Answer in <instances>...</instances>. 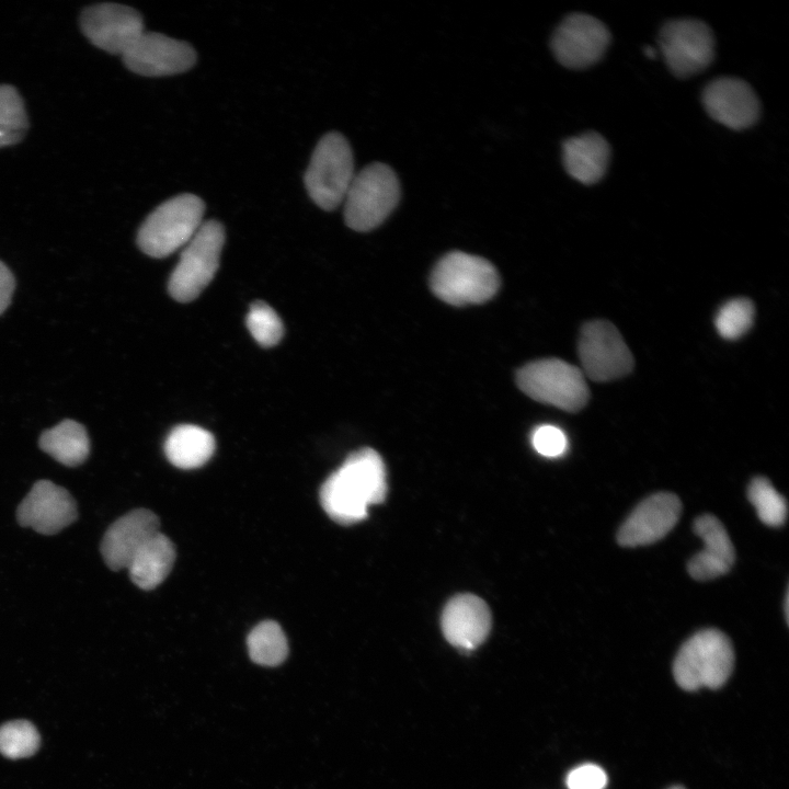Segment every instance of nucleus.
<instances>
[{
	"instance_id": "nucleus-12",
	"label": "nucleus",
	"mask_w": 789,
	"mask_h": 789,
	"mask_svg": "<svg viewBox=\"0 0 789 789\" xmlns=\"http://www.w3.org/2000/svg\"><path fill=\"white\" fill-rule=\"evenodd\" d=\"M122 58L125 66L137 75L162 77L187 71L196 61V53L186 42L144 31Z\"/></svg>"
},
{
	"instance_id": "nucleus-9",
	"label": "nucleus",
	"mask_w": 789,
	"mask_h": 789,
	"mask_svg": "<svg viewBox=\"0 0 789 789\" xmlns=\"http://www.w3.org/2000/svg\"><path fill=\"white\" fill-rule=\"evenodd\" d=\"M578 354L584 376L597 382L621 378L634 366L630 348L607 320H592L582 327Z\"/></svg>"
},
{
	"instance_id": "nucleus-31",
	"label": "nucleus",
	"mask_w": 789,
	"mask_h": 789,
	"mask_svg": "<svg viewBox=\"0 0 789 789\" xmlns=\"http://www.w3.org/2000/svg\"><path fill=\"white\" fill-rule=\"evenodd\" d=\"M568 789H604L607 775L594 764H584L572 769L565 779Z\"/></svg>"
},
{
	"instance_id": "nucleus-4",
	"label": "nucleus",
	"mask_w": 789,
	"mask_h": 789,
	"mask_svg": "<svg viewBox=\"0 0 789 789\" xmlns=\"http://www.w3.org/2000/svg\"><path fill=\"white\" fill-rule=\"evenodd\" d=\"M730 639L720 630L704 629L691 636L677 652L673 675L685 690L721 687L733 670Z\"/></svg>"
},
{
	"instance_id": "nucleus-17",
	"label": "nucleus",
	"mask_w": 789,
	"mask_h": 789,
	"mask_svg": "<svg viewBox=\"0 0 789 789\" xmlns=\"http://www.w3.org/2000/svg\"><path fill=\"white\" fill-rule=\"evenodd\" d=\"M159 531V518L149 510L137 508L115 521L101 541V554L114 571L127 569L141 546Z\"/></svg>"
},
{
	"instance_id": "nucleus-2",
	"label": "nucleus",
	"mask_w": 789,
	"mask_h": 789,
	"mask_svg": "<svg viewBox=\"0 0 789 789\" xmlns=\"http://www.w3.org/2000/svg\"><path fill=\"white\" fill-rule=\"evenodd\" d=\"M204 202L194 194L176 195L155 208L137 233L139 249L161 259L183 248L201 228Z\"/></svg>"
},
{
	"instance_id": "nucleus-25",
	"label": "nucleus",
	"mask_w": 789,
	"mask_h": 789,
	"mask_svg": "<svg viewBox=\"0 0 789 789\" xmlns=\"http://www.w3.org/2000/svg\"><path fill=\"white\" fill-rule=\"evenodd\" d=\"M27 129V117L18 91L0 85V147L19 142Z\"/></svg>"
},
{
	"instance_id": "nucleus-6",
	"label": "nucleus",
	"mask_w": 789,
	"mask_h": 789,
	"mask_svg": "<svg viewBox=\"0 0 789 789\" xmlns=\"http://www.w3.org/2000/svg\"><path fill=\"white\" fill-rule=\"evenodd\" d=\"M354 159L347 139L336 132L317 144L304 175L308 195L320 208H338L354 179Z\"/></svg>"
},
{
	"instance_id": "nucleus-7",
	"label": "nucleus",
	"mask_w": 789,
	"mask_h": 789,
	"mask_svg": "<svg viewBox=\"0 0 789 789\" xmlns=\"http://www.w3.org/2000/svg\"><path fill=\"white\" fill-rule=\"evenodd\" d=\"M516 384L531 399L567 412L582 410L590 398L581 368L559 358L526 364L517 371Z\"/></svg>"
},
{
	"instance_id": "nucleus-23",
	"label": "nucleus",
	"mask_w": 789,
	"mask_h": 789,
	"mask_svg": "<svg viewBox=\"0 0 789 789\" xmlns=\"http://www.w3.org/2000/svg\"><path fill=\"white\" fill-rule=\"evenodd\" d=\"M38 444L42 450L69 467L82 464L90 451L84 426L73 420H65L43 432Z\"/></svg>"
},
{
	"instance_id": "nucleus-27",
	"label": "nucleus",
	"mask_w": 789,
	"mask_h": 789,
	"mask_svg": "<svg viewBox=\"0 0 789 789\" xmlns=\"http://www.w3.org/2000/svg\"><path fill=\"white\" fill-rule=\"evenodd\" d=\"M39 744V733L30 721L15 720L0 727V753L8 758L30 757Z\"/></svg>"
},
{
	"instance_id": "nucleus-14",
	"label": "nucleus",
	"mask_w": 789,
	"mask_h": 789,
	"mask_svg": "<svg viewBox=\"0 0 789 789\" xmlns=\"http://www.w3.org/2000/svg\"><path fill=\"white\" fill-rule=\"evenodd\" d=\"M77 517V504L71 494L49 480L35 482L16 511L20 525L43 535L60 531Z\"/></svg>"
},
{
	"instance_id": "nucleus-18",
	"label": "nucleus",
	"mask_w": 789,
	"mask_h": 789,
	"mask_svg": "<svg viewBox=\"0 0 789 789\" xmlns=\"http://www.w3.org/2000/svg\"><path fill=\"white\" fill-rule=\"evenodd\" d=\"M490 627L488 605L472 594L453 597L442 614V630L446 640L462 650L480 645L488 637Z\"/></svg>"
},
{
	"instance_id": "nucleus-20",
	"label": "nucleus",
	"mask_w": 789,
	"mask_h": 789,
	"mask_svg": "<svg viewBox=\"0 0 789 789\" xmlns=\"http://www.w3.org/2000/svg\"><path fill=\"white\" fill-rule=\"evenodd\" d=\"M563 164L570 176L583 184H594L605 174L610 148L595 132L571 137L563 142Z\"/></svg>"
},
{
	"instance_id": "nucleus-5",
	"label": "nucleus",
	"mask_w": 789,
	"mask_h": 789,
	"mask_svg": "<svg viewBox=\"0 0 789 789\" xmlns=\"http://www.w3.org/2000/svg\"><path fill=\"white\" fill-rule=\"evenodd\" d=\"M430 284L441 300L464 306L491 299L499 289L500 278L495 267L485 259L454 251L437 262Z\"/></svg>"
},
{
	"instance_id": "nucleus-28",
	"label": "nucleus",
	"mask_w": 789,
	"mask_h": 789,
	"mask_svg": "<svg viewBox=\"0 0 789 789\" xmlns=\"http://www.w3.org/2000/svg\"><path fill=\"white\" fill-rule=\"evenodd\" d=\"M754 304L747 298H734L720 307L714 318L718 333L727 340H736L753 325Z\"/></svg>"
},
{
	"instance_id": "nucleus-33",
	"label": "nucleus",
	"mask_w": 789,
	"mask_h": 789,
	"mask_svg": "<svg viewBox=\"0 0 789 789\" xmlns=\"http://www.w3.org/2000/svg\"><path fill=\"white\" fill-rule=\"evenodd\" d=\"M643 52H644L645 56H648L649 58L655 57V50L650 46H647Z\"/></svg>"
},
{
	"instance_id": "nucleus-26",
	"label": "nucleus",
	"mask_w": 789,
	"mask_h": 789,
	"mask_svg": "<svg viewBox=\"0 0 789 789\" xmlns=\"http://www.w3.org/2000/svg\"><path fill=\"white\" fill-rule=\"evenodd\" d=\"M747 498L759 519L773 527L781 526L787 518L786 499L765 477L754 478L747 488Z\"/></svg>"
},
{
	"instance_id": "nucleus-19",
	"label": "nucleus",
	"mask_w": 789,
	"mask_h": 789,
	"mask_svg": "<svg viewBox=\"0 0 789 789\" xmlns=\"http://www.w3.org/2000/svg\"><path fill=\"white\" fill-rule=\"evenodd\" d=\"M694 531L701 538L704 549L689 560V575L697 581H708L728 573L735 554L722 523L713 515L705 514L695 519Z\"/></svg>"
},
{
	"instance_id": "nucleus-13",
	"label": "nucleus",
	"mask_w": 789,
	"mask_h": 789,
	"mask_svg": "<svg viewBox=\"0 0 789 789\" xmlns=\"http://www.w3.org/2000/svg\"><path fill=\"white\" fill-rule=\"evenodd\" d=\"M80 25L94 46L121 56L145 31L139 12L117 3H100L84 9Z\"/></svg>"
},
{
	"instance_id": "nucleus-3",
	"label": "nucleus",
	"mask_w": 789,
	"mask_h": 789,
	"mask_svg": "<svg viewBox=\"0 0 789 789\" xmlns=\"http://www.w3.org/2000/svg\"><path fill=\"white\" fill-rule=\"evenodd\" d=\"M400 182L387 164L366 165L354 179L343 199L345 224L359 232L381 225L400 201Z\"/></svg>"
},
{
	"instance_id": "nucleus-32",
	"label": "nucleus",
	"mask_w": 789,
	"mask_h": 789,
	"mask_svg": "<svg viewBox=\"0 0 789 789\" xmlns=\"http://www.w3.org/2000/svg\"><path fill=\"white\" fill-rule=\"evenodd\" d=\"M15 287L14 276L0 261V315L8 308Z\"/></svg>"
},
{
	"instance_id": "nucleus-15",
	"label": "nucleus",
	"mask_w": 789,
	"mask_h": 789,
	"mask_svg": "<svg viewBox=\"0 0 789 789\" xmlns=\"http://www.w3.org/2000/svg\"><path fill=\"white\" fill-rule=\"evenodd\" d=\"M682 511L679 499L659 492L639 503L620 526L617 540L622 547L651 545L665 537L676 525Z\"/></svg>"
},
{
	"instance_id": "nucleus-10",
	"label": "nucleus",
	"mask_w": 789,
	"mask_h": 789,
	"mask_svg": "<svg viewBox=\"0 0 789 789\" xmlns=\"http://www.w3.org/2000/svg\"><path fill=\"white\" fill-rule=\"evenodd\" d=\"M659 43L666 65L679 78L704 71L714 56L711 30L695 19L668 21L660 32Z\"/></svg>"
},
{
	"instance_id": "nucleus-34",
	"label": "nucleus",
	"mask_w": 789,
	"mask_h": 789,
	"mask_svg": "<svg viewBox=\"0 0 789 789\" xmlns=\"http://www.w3.org/2000/svg\"><path fill=\"white\" fill-rule=\"evenodd\" d=\"M670 789H685V788L679 787V786H675V787H672V788H670Z\"/></svg>"
},
{
	"instance_id": "nucleus-21",
	"label": "nucleus",
	"mask_w": 789,
	"mask_h": 789,
	"mask_svg": "<svg viewBox=\"0 0 789 789\" xmlns=\"http://www.w3.org/2000/svg\"><path fill=\"white\" fill-rule=\"evenodd\" d=\"M174 561L173 542L158 531L136 552L127 569L132 581L138 587L152 590L168 576Z\"/></svg>"
},
{
	"instance_id": "nucleus-16",
	"label": "nucleus",
	"mask_w": 789,
	"mask_h": 789,
	"mask_svg": "<svg viewBox=\"0 0 789 789\" xmlns=\"http://www.w3.org/2000/svg\"><path fill=\"white\" fill-rule=\"evenodd\" d=\"M702 103L710 117L732 129L752 126L761 112L753 89L745 81L732 77L709 82L702 91Z\"/></svg>"
},
{
	"instance_id": "nucleus-11",
	"label": "nucleus",
	"mask_w": 789,
	"mask_h": 789,
	"mask_svg": "<svg viewBox=\"0 0 789 789\" xmlns=\"http://www.w3.org/2000/svg\"><path fill=\"white\" fill-rule=\"evenodd\" d=\"M609 41L610 33L598 19L585 13H572L556 28L551 48L564 67L583 69L603 57Z\"/></svg>"
},
{
	"instance_id": "nucleus-24",
	"label": "nucleus",
	"mask_w": 789,
	"mask_h": 789,
	"mask_svg": "<svg viewBox=\"0 0 789 789\" xmlns=\"http://www.w3.org/2000/svg\"><path fill=\"white\" fill-rule=\"evenodd\" d=\"M247 645L251 660L264 666L279 665L288 654L286 636L272 620L255 626L248 636Z\"/></svg>"
},
{
	"instance_id": "nucleus-30",
	"label": "nucleus",
	"mask_w": 789,
	"mask_h": 789,
	"mask_svg": "<svg viewBox=\"0 0 789 789\" xmlns=\"http://www.w3.org/2000/svg\"><path fill=\"white\" fill-rule=\"evenodd\" d=\"M531 444L538 454L554 458L565 451L568 441L562 430L554 425L544 424L533 431Z\"/></svg>"
},
{
	"instance_id": "nucleus-1",
	"label": "nucleus",
	"mask_w": 789,
	"mask_h": 789,
	"mask_svg": "<svg viewBox=\"0 0 789 789\" xmlns=\"http://www.w3.org/2000/svg\"><path fill=\"white\" fill-rule=\"evenodd\" d=\"M386 468L371 448L352 453L320 489L324 512L339 524H354L367 516V508L385 500Z\"/></svg>"
},
{
	"instance_id": "nucleus-8",
	"label": "nucleus",
	"mask_w": 789,
	"mask_h": 789,
	"mask_svg": "<svg viewBox=\"0 0 789 789\" xmlns=\"http://www.w3.org/2000/svg\"><path fill=\"white\" fill-rule=\"evenodd\" d=\"M225 243L224 226L217 220L204 221L195 236L182 248L171 273L168 290L179 302L196 299L214 278Z\"/></svg>"
},
{
	"instance_id": "nucleus-22",
	"label": "nucleus",
	"mask_w": 789,
	"mask_h": 789,
	"mask_svg": "<svg viewBox=\"0 0 789 789\" xmlns=\"http://www.w3.org/2000/svg\"><path fill=\"white\" fill-rule=\"evenodd\" d=\"M215 446L211 433L196 425L182 424L169 433L164 443V453L173 466L195 469L210 459Z\"/></svg>"
},
{
	"instance_id": "nucleus-29",
	"label": "nucleus",
	"mask_w": 789,
	"mask_h": 789,
	"mask_svg": "<svg viewBox=\"0 0 789 789\" xmlns=\"http://www.w3.org/2000/svg\"><path fill=\"white\" fill-rule=\"evenodd\" d=\"M245 323L253 339L263 347L276 345L284 334L281 318L263 301H255L250 306Z\"/></svg>"
}]
</instances>
